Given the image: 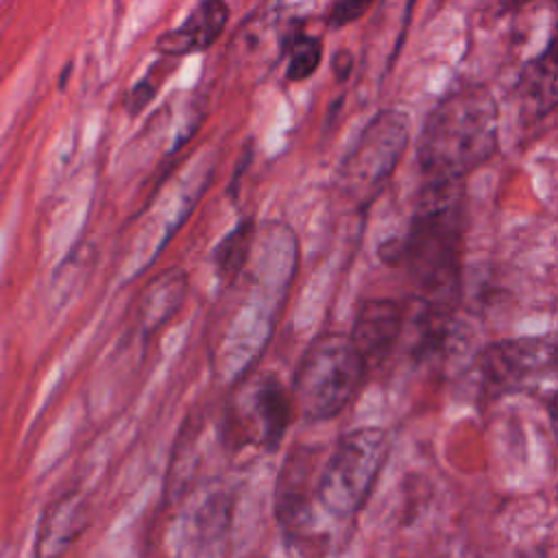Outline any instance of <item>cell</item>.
Returning a JSON list of instances; mask_svg holds the SVG:
<instances>
[{
  "label": "cell",
  "mask_w": 558,
  "mask_h": 558,
  "mask_svg": "<svg viewBox=\"0 0 558 558\" xmlns=\"http://www.w3.org/2000/svg\"><path fill=\"white\" fill-rule=\"evenodd\" d=\"M554 364H556V368H558V349L554 351Z\"/></svg>",
  "instance_id": "cell-18"
},
{
  "label": "cell",
  "mask_w": 558,
  "mask_h": 558,
  "mask_svg": "<svg viewBox=\"0 0 558 558\" xmlns=\"http://www.w3.org/2000/svg\"><path fill=\"white\" fill-rule=\"evenodd\" d=\"M323 59V44L318 37L299 35L290 48L286 76L288 81H305L310 78Z\"/></svg>",
  "instance_id": "cell-13"
},
{
  "label": "cell",
  "mask_w": 558,
  "mask_h": 558,
  "mask_svg": "<svg viewBox=\"0 0 558 558\" xmlns=\"http://www.w3.org/2000/svg\"><path fill=\"white\" fill-rule=\"evenodd\" d=\"M292 403L294 399L288 397L283 386L272 375L262 377L253 388L251 408L257 421L262 447L275 449L281 442L292 416Z\"/></svg>",
  "instance_id": "cell-10"
},
{
  "label": "cell",
  "mask_w": 558,
  "mask_h": 558,
  "mask_svg": "<svg viewBox=\"0 0 558 558\" xmlns=\"http://www.w3.org/2000/svg\"><path fill=\"white\" fill-rule=\"evenodd\" d=\"M373 2L375 0H336L329 11V26L342 28V26L360 20Z\"/></svg>",
  "instance_id": "cell-14"
},
{
  "label": "cell",
  "mask_w": 558,
  "mask_h": 558,
  "mask_svg": "<svg viewBox=\"0 0 558 558\" xmlns=\"http://www.w3.org/2000/svg\"><path fill=\"white\" fill-rule=\"evenodd\" d=\"M499 113L484 87L449 94L427 116L418 140V163L427 181H462L497 150Z\"/></svg>",
  "instance_id": "cell-1"
},
{
  "label": "cell",
  "mask_w": 558,
  "mask_h": 558,
  "mask_svg": "<svg viewBox=\"0 0 558 558\" xmlns=\"http://www.w3.org/2000/svg\"><path fill=\"white\" fill-rule=\"evenodd\" d=\"M403 310L390 299H368L357 310L351 340L366 366L381 364L401 338Z\"/></svg>",
  "instance_id": "cell-7"
},
{
  "label": "cell",
  "mask_w": 558,
  "mask_h": 558,
  "mask_svg": "<svg viewBox=\"0 0 558 558\" xmlns=\"http://www.w3.org/2000/svg\"><path fill=\"white\" fill-rule=\"evenodd\" d=\"M549 421H551V429H554V436L558 440V392L551 397L549 401Z\"/></svg>",
  "instance_id": "cell-17"
},
{
  "label": "cell",
  "mask_w": 558,
  "mask_h": 558,
  "mask_svg": "<svg viewBox=\"0 0 558 558\" xmlns=\"http://www.w3.org/2000/svg\"><path fill=\"white\" fill-rule=\"evenodd\" d=\"M81 504L76 497L57 501L39 527L35 558H59L63 547L81 530Z\"/></svg>",
  "instance_id": "cell-11"
},
{
  "label": "cell",
  "mask_w": 558,
  "mask_h": 558,
  "mask_svg": "<svg viewBox=\"0 0 558 558\" xmlns=\"http://www.w3.org/2000/svg\"><path fill=\"white\" fill-rule=\"evenodd\" d=\"M460 229V181H427L399 253L414 286L436 312L458 288Z\"/></svg>",
  "instance_id": "cell-2"
},
{
  "label": "cell",
  "mask_w": 558,
  "mask_h": 558,
  "mask_svg": "<svg viewBox=\"0 0 558 558\" xmlns=\"http://www.w3.org/2000/svg\"><path fill=\"white\" fill-rule=\"evenodd\" d=\"M519 105L530 120L558 107V44L527 61L519 78Z\"/></svg>",
  "instance_id": "cell-9"
},
{
  "label": "cell",
  "mask_w": 558,
  "mask_h": 558,
  "mask_svg": "<svg viewBox=\"0 0 558 558\" xmlns=\"http://www.w3.org/2000/svg\"><path fill=\"white\" fill-rule=\"evenodd\" d=\"M366 368L351 336H318L296 366L292 386L294 408L303 418L316 423L338 416L357 395Z\"/></svg>",
  "instance_id": "cell-3"
},
{
  "label": "cell",
  "mask_w": 558,
  "mask_h": 558,
  "mask_svg": "<svg viewBox=\"0 0 558 558\" xmlns=\"http://www.w3.org/2000/svg\"><path fill=\"white\" fill-rule=\"evenodd\" d=\"M412 7L414 0H381V4L377 7L373 22L366 31L360 68L362 72L357 81V87L362 94H366V98H371V92L379 89L381 81L392 68L399 46L403 44Z\"/></svg>",
  "instance_id": "cell-6"
},
{
  "label": "cell",
  "mask_w": 558,
  "mask_h": 558,
  "mask_svg": "<svg viewBox=\"0 0 558 558\" xmlns=\"http://www.w3.org/2000/svg\"><path fill=\"white\" fill-rule=\"evenodd\" d=\"M408 140L410 122L403 111H377L340 166V187L362 203L375 196L397 168Z\"/></svg>",
  "instance_id": "cell-5"
},
{
  "label": "cell",
  "mask_w": 558,
  "mask_h": 558,
  "mask_svg": "<svg viewBox=\"0 0 558 558\" xmlns=\"http://www.w3.org/2000/svg\"><path fill=\"white\" fill-rule=\"evenodd\" d=\"M155 89H157V83L153 81V76L148 74L144 81H140L135 87H133V92H131V96H129V109L135 113V111H140L153 96H155Z\"/></svg>",
  "instance_id": "cell-15"
},
{
  "label": "cell",
  "mask_w": 558,
  "mask_h": 558,
  "mask_svg": "<svg viewBox=\"0 0 558 558\" xmlns=\"http://www.w3.org/2000/svg\"><path fill=\"white\" fill-rule=\"evenodd\" d=\"M255 225L253 220L240 222L233 231H229L222 242L214 251V266L222 281H231L244 268V262L253 248Z\"/></svg>",
  "instance_id": "cell-12"
},
{
  "label": "cell",
  "mask_w": 558,
  "mask_h": 558,
  "mask_svg": "<svg viewBox=\"0 0 558 558\" xmlns=\"http://www.w3.org/2000/svg\"><path fill=\"white\" fill-rule=\"evenodd\" d=\"M388 456V438L379 427H357L331 449L318 473L314 497L333 519L347 521L366 504Z\"/></svg>",
  "instance_id": "cell-4"
},
{
  "label": "cell",
  "mask_w": 558,
  "mask_h": 558,
  "mask_svg": "<svg viewBox=\"0 0 558 558\" xmlns=\"http://www.w3.org/2000/svg\"><path fill=\"white\" fill-rule=\"evenodd\" d=\"M227 20L229 7L222 0H201L187 20L179 28L166 31L155 46L166 57L201 52L222 35Z\"/></svg>",
  "instance_id": "cell-8"
},
{
  "label": "cell",
  "mask_w": 558,
  "mask_h": 558,
  "mask_svg": "<svg viewBox=\"0 0 558 558\" xmlns=\"http://www.w3.org/2000/svg\"><path fill=\"white\" fill-rule=\"evenodd\" d=\"M351 63H353V59H351V54H349L347 50L336 52V57H333V68H336L338 78H347V76H349V72H351Z\"/></svg>",
  "instance_id": "cell-16"
}]
</instances>
